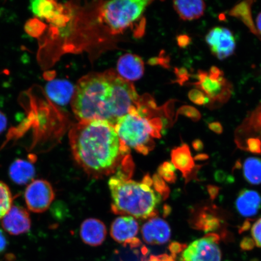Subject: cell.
<instances>
[{
    "label": "cell",
    "mask_w": 261,
    "mask_h": 261,
    "mask_svg": "<svg viewBox=\"0 0 261 261\" xmlns=\"http://www.w3.org/2000/svg\"><path fill=\"white\" fill-rule=\"evenodd\" d=\"M35 175L34 166L25 160L17 159L9 168V175L16 184L23 185L32 181Z\"/></svg>",
    "instance_id": "obj_20"
},
{
    "label": "cell",
    "mask_w": 261,
    "mask_h": 261,
    "mask_svg": "<svg viewBox=\"0 0 261 261\" xmlns=\"http://www.w3.org/2000/svg\"><path fill=\"white\" fill-rule=\"evenodd\" d=\"M12 202L11 189L4 182L0 181V220H2L11 210Z\"/></svg>",
    "instance_id": "obj_26"
},
{
    "label": "cell",
    "mask_w": 261,
    "mask_h": 261,
    "mask_svg": "<svg viewBox=\"0 0 261 261\" xmlns=\"http://www.w3.org/2000/svg\"><path fill=\"white\" fill-rule=\"evenodd\" d=\"M193 146L196 151H201L204 148L203 143L200 140H196L193 142Z\"/></svg>",
    "instance_id": "obj_39"
},
{
    "label": "cell",
    "mask_w": 261,
    "mask_h": 261,
    "mask_svg": "<svg viewBox=\"0 0 261 261\" xmlns=\"http://www.w3.org/2000/svg\"><path fill=\"white\" fill-rule=\"evenodd\" d=\"M184 113L194 120V121H198V120L201 119L200 113L197 109H195V108L191 107H186L184 110Z\"/></svg>",
    "instance_id": "obj_31"
},
{
    "label": "cell",
    "mask_w": 261,
    "mask_h": 261,
    "mask_svg": "<svg viewBox=\"0 0 261 261\" xmlns=\"http://www.w3.org/2000/svg\"><path fill=\"white\" fill-rule=\"evenodd\" d=\"M107 233L105 224L95 218H89L81 224V237L83 242L89 246H100L105 241Z\"/></svg>",
    "instance_id": "obj_16"
},
{
    "label": "cell",
    "mask_w": 261,
    "mask_h": 261,
    "mask_svg": "<svg viewBox=\"0 0 261 261\" xmlns=\"http://www.w3.org/2000/svg\"><path fill=\"white\" fill-rule=\"evenodd\" d=\"M140 104L139 96L130 82L120 77L111 70L110 88L108 101V113L110 123L114 126L117 120Z\"/></svg>",
    "instance_id": "obj_6"
},
{
    "label": "cell",
    "mask_w": 261,
    "mask_h": 261,
    "mask_svg": "<svg viewBox=\"0 0 261 261\" xmlns=\"http://www.w3.org/2000/svg\"><path fill=\"white\" fill-rule=\"evenodd\" d=\"M242 129H247V130H250L251 132L257 133L259 136L254 138H261V103L245 119Z\"/></svg>",
    "instance_id": "obj_25"
},
{
    "label": "cell",
    "mask_w": 261,
    "mask_h": 261,
    "mask_svg": "<svg viewBox=\"0 0 261 261\" xmlns=\"http://www.w3.org/2000/svg\"><path fill=\"white\" fill-rule=\"evenodd\" d=\"M110 74L111 70L90 73L78 81L71 102L79 122L100 120L110 123L108 113Z\"/></svg>",
    "instance_id": "obj_3"
},
{
    "label": "cell",
    "mask_w": 261,
    "mask_h": 261,
    "mask_svg": "<svg viewBox=\"0 0 261 261\" xmlns=\"http://www.w3.org/2000/svg\"><path fill=\"white\" fill-rule=\"evenodd\" d=\"M251 227V223L250 221L247 220L245 223L243 224L242 227L240 228V233H243L244 231L248 230L249 229L250 227Z\"/></svg>",
    "instance_id": "obj_41"
},
{
    "label": "cell",
    "mask_w": 261,
    "mask_h": 261,
    "mask_svg": "<svg viewBox=\"0 0 261 261\" xmlns=\"http://www.w3.org/2000/svg\"><path fill=\"white\" fill-rule=\"evenodd\" d=\"M205 41L212 55L218 60L223 61L232 56L236 50V38L230 29L217 26L205 35Z\"/></svg>",
    "instance_id": "obj_9"
},
{
    "label": "cell",
    "mask_w": 261,
    "mask_h": 261,
    "mask_svg": "<svg viewBox=\"0 0 261 261\" xmlns=\"http://www.w3.org/2000/svg\"><path fill=\"white\" fill-rule=\"evenodd\" d=\"M247 149L253 154H261V140L254 137H250L246 141Z\"/></svg>",
    "instance_id": "obj_28"
},
{
    "label": "cell",
    "mask_w": 261,
    "mask_h": 261,
    "mask_svg": "<svg viewBox=\"0 0 261 261\" xmlns=\"http://www.w3.org/2000/svg\"><path fill=\"white\" fill-rule=\"evenodd\" d=\"M31 11L36 16L45 19L58 28H63L67 24L69 18L65 14L63 5L50 0L32 1Z\"/></svg>",
    "instance_id": "obj_11"
},
{
    "label": "cell",
    "mask_w": 261,
    "mask_h": 261,
    "mask_svg": "<svg viewBox=\"0 0 261 261\" xmlns=\"http://www.w3.org/2000/svg\"><path fill=\"white\" fill-rule=\"evenodd\" d=\"M7 246V240L3 234V231L0 230V253H2L4 251Z\"/></svg>",
    "instance_id": "obj_37"
},
{
    "label": "cell",
    "mask_w": 261,
    "mask_h": 261,
    "mask_svg": "<svg viewBox=\"0 0 261 261\" xmlns=\"http://www.w3.org/2000/svg\"><path fill=\"white\" fill-rule=\"evenodd\" d=\"M255 246V242H254L253 238L250 237L244 238L240 243L241 249L244 251L252 250Z\"/></svg>",
    "instance_id": "obj_30"
},
{
    "label": "cell",
    "mask_w": 261,
    "mask_h": 261,
    "mask_svg": "<svg viewBox=\"0 0 261 261\" xmlns=\"http://www.w3.org/2000/svg\"><path fill=\"white\" fill-rule=\"evenodd\" d=\"M243 171L244 177L249 184H261V159L249 158L245 160Z\"/></svg>",
    "instance_id": "obj_22"
},
{
    "label": "cell",
    "mask_w": 261,
    "mask_h": 261,
    "mask_svg": "<svg viewBox=\"0 0 261 261\" xmlns=\"http://www.w3.org/2000/svg\"><path fill=\"white\" fill-rule=\"evenodd\" d=\"M256 28L258 34L261 35V12L257 15L256 19Z\"/></svg>",
    "instance_id": "obj_40"
},
{
    "label": "cell",
    "mask_w": 261,
    "mask_h": 261,
    "mask_svg": "<svg viewBox=\"0 0 261 261\" xmlns=\"http://www.w3.org/2000/svg\"><path fill=\"white\" fill-rule=\"evenodd\" d=\"M189 99L197 105L207 107L210 104V100L203 92L198 89H193L189 93Z\"/></svg>",
    "instance_id": "obj_27"
},
{
    "label": "cell",
    "mask_w": 261,
    "mask_h": 261,
    "mask_svg": "<svg viewBox=\"0 0 261 261\" xmlns=\"http://www.w3.org/2000/svg\"><path fill=\"white\" fill-rule=\"evenodd\" d=\"M26 205L29 211L34 213L46 211L55 198L54 189L45 179L33 180L28 186L24 193Z\"/></svg>",
    "instance_id": "obj_8"
},
{
    "label": "cell",
    "mask_w": 261,
    "mask_h": 261,
    "mask_svg": "<svg viewBox=\"0 0 261 261\" xmlns=\"http://www.w3.org/2000/svg\"><path fill=\"white\" fill-rule=\"evenodd\" d=\"M8 120L5 114L0 111V134H2L7 127Z\"/></svg>",
    "instance_id": "obj_36"
},
{
    "label": "cell",
    "mask_w": 261,
    "mask_h": 261,
    "mask_svg": "<svg viewBox=\"0 0 261 261\" xmlns=\"http://www.w3.org/2000/svg\"><path fill=\"white\" fill-rule=\"evenodd\" d=\"M207 191L212 200H214L219 194L220 188L214 185H208Z\"/></svg>",
    "instance_id": "obj_34"
},
{
    "label": "cell",
    "mask_w": 261,
    "mask_h": 261,
    "mask_svg": "<svg viewBox=\"0 0 261 261\" xmlns=\"http://www.w3.org/2000/svg\"><path fill=\"white\" fill-rule=\"evenodd\" d=\"M190 38L187 35H182L179 37L178 43L181 47L187 46L190 43Z\"/></svg>",
    "instance_id": "obj_38"
},
{
    "label": "cell",
    "mask_w": 261,
    "mask_h": 261,
    "mask_svg": "<svg viewBox=\"0 0 261 261\" xmlns=\"http://www.w3.org/2000/svg\"><path fill=\"white\" fill-rule=\"evenodd\" d=\"M236 205L238 213L243 217H252L261 208V196L255 191L243 189L238 195Z\"/></svg>",
    "instance_id": "obj_17"
},
{
    "label": "cell",
    "mask_w": 261,
    "mask_h": 261,
    "mask_svg": "<svg viewBox=\"0 0 261 261\" xmlns=\"http://www.w3.org/2000/svg\"><path fill=\"white\" fill-rule=\"evenodd\" d=\"M161 120L151 119L141 104L118 120L114 125L121 142L128 148L143 154L154 148V139L159 138Z\"/></svg>",
    "instance_id": "obj_4"
},
{
    "label": "cell",
    "mask_w": 261,
    "mask_h": 261,
    "mask_svg": "<svg viewBox=\"0 0 261 261\" xmlns=\"http://www.w3.org/2000/svg\"><path fill=\"white\" fill-rule=\"evenodd\" d=\"M68 137L75 161L93 177L112 174L130 160L129 148L109 122H79L71 127Z\"/></svg>",
    "instance_id": "obj_1"
},
{
    "label": "cell",
    "mask_w": 261,
    "mask_h": 261,
    "mask_svg": "<svg viewBox=\"0 0 261 261\" xmlns=\"http://www.w3.org/2000/svg\"><path fill=\"white\" fill-rule=\"evenodd\" d=\"M144 63L138 55L128 54L119 58L117 65L118 75L122 79L132 82L138 80L144 73Z\"/></svg>",
    "instance_id": "obj_15"
},
{
    "label": "cell",
    "mask_w": 261,
    "mask_h": 261,
    "mask_svg": "<svg viewBox=\"0 0 261 261\" xmlns=\"http://www.w3.org/2000/svg\"><path fill=\"white\" fill-rule=\"evenodd\" d=\"M75 87L65 80H52L45 86V91L50 99L60 106H65L71 101Z\"/></svg>",
    "instance_id": "obj_18"
},
{
    "label": "cell",
    "mask_w": 261,
    "mask_h": 261,
    "mask_svg": "<svg viewBox=\"0 0 261 261\" xmlns=\"http://www.w3.org/2000/svg\"><path fill=\"white\" fill-rule=\"evenodd\" d=\"M151 2L146 0H114L99 10V21L113 34H120L135 24Z\"/></svg>",
    "instance_id": "obj_5"
},
{
    "label": "cell",
    "mask_w": 261,
    "mask_h": 261,
    "mask_svg": "<svg viewBox=\"0 0 261 261\" xmlns=\"http://www.w3.org/2000/svg\"><path fill=\"white\" fill-rule=\"evenodd\" d=\"M139 231V224L135 218L122 216L117 218L111 226L110 234L116 242L138 247L140 241L136 237Z\"/></svg>",
    "instance_id": "obj_12"
},
{
    "label": "cell",
    "mask_w": 261,
    "mask_h": 261,
    "mask_svg": "<svg viewBox=\"0 0 261 261\" xmlns=\"http://www.w3.org/2000/svg\"><path fill=\"white\" fill-rule=\"evenodd\" d=\"M149 261H175L174 257L172 256H168L167 254H163V255L154 256H152L150 257Z\"/></svg>",
    "instance_id": "obj_35"
},
{
    "label": "cell",
    "mask_w": 261,
    "mask_h": 261,
    "mask_svg": "<svg viewBox=\"0 0 261 261\" xmlns=\"http://www.w3.org/2000/svg\"><path fill=\"white\" fill-rule=\"evenodd\" d=\"M142 234L147 244L162 245L170 240L171 231L167 222L162 218L154 217L143 225Z\"/></svg>",
    "instance_id": "obj_14"
},
{
    "label": "cell",
    "mask_w": 261,
    "mask_h": 261,
    "mask_svg": "<svg viewBox=\"0 0 261 261\" xmlns=\"http://www.w3.org/2000/svg\"><path fill=\"white\" fill-rule=\"evenodd\" d=\"M221 221L219 218L211 211L201 212L197 218L195 226L199 230L206 233H212L221 227Z\"/></svg>",
    "instance_id": "obj_24"
},
{
    "label": "cell",
    "mask_w": 261,
    "mask_h": 261,
    "mask_svg": "<svg viewBox=\"0 0 261 261\" xmlns=\"http://www.w3.org/2000/svg\"><path fill=\"white\" fill-rule=\"evenodd\" d=\"M251 231L256 246L261 248V218L253 225Z\"/></svg>",
    "instance_id": "obj_29"
},
{
    "label": "cell",
    "mask_w": 261,
    "mask_h": 261,
    "mask_svg": "<svg viewBox=\"0 0 261 261\" xmlns=\"http://www.w3.org/2000/svg\"><path fill=\"white\" fill-rule=\"evenodd\" d=\"M196 79L194 86L210 100L207 107L208 109L214 110L223 106L232 95V84L224 77L223 70L216 66H212L208 71L199 70Z\"/></svg>",
    "instance_id": "obj_7"
},
{
    "label": "cell",
    "mask_w": 261,
    "mask_h": 261,
    "mask_svg": "<svg viewBox=\"0 0 261 261\" xmlns=\"http://www.w3.org/2000/svg\"><path fill=\"white\" fill-rule=\"evenodd\" d=\"M187 245L182 244L178 243H172L169 249L171 250V252L172 254V257L176 256L177 254L181 252H184V250L187 248Z\"/></svg>",
    "instance_id": "obj_32"
},
{
    "label": "cell",
    "mask_w": 261,
    "mask_h": 261,
    "mask_svg": "<svg viewBox=\"0 0 261 261\" xmlns=\"http://www.w3.org/2000/svg\"><path fill=\"white\" fill-rule=\"evenodd\" d=\"M218 243L206 236L194 241L181 254L182 261H221V252Z\"/></svg>",
    "instance_id": "obj_10"
},
{
    "label": "cell",
    "mask_w": 261,
    "mask_h": 261,
    "mask_svg": "<svg viewBox=\"0 0 261 261\" xmlns=\"http://www.w3.org/2000/svg\"><path fill=\"white\" fill-rule=\"evenodd\" d=\"M210 129L217 135H221L223 132V127L219 122H212L208 124Z\"/></svg>",
    "instance_id": "obj_33"
},
{
    "label": "cell",
    "mask_w": 261,
    "mask_h": 261,
    "mask_svg": "<svg viewBox=\"0 0 261 261\" xmlns=\"http://www.w3.org/2000/svg\"><path fill=\"white\" fill-rule=\"evenodd\" d=\"M253 2H244L231 10L229 12L230 16H234L241 19L248 28L251 29V31L254 34H258L257 29L254 26L252 21V15H251V7H252Z\"/></svg>",
    "instance_id": "obj_23"
},
{
    "label": "cell",
    "mask_w": 261,
    "mask_h": 261,
    "mask_svg": "<svg viewBox=\"0 0 261 261\" xmlns=\"http://www.w3.org/2000/svg\"><path fill=\"white\" fill-rule=\"evenodd\" d=\"M172 163L175 168L180 170L187 177L195 167L194 159L187 145H184L174 150L172 153Z\"/></svg>",
    "instance_id": "obj_21"
},
{
    "label": "cell",
    "mask_w": 261,
    "mask_h": 261,
    "mask_svg": "<svg viewBox=\"0 0 261 261\" xmlns=\"http://www.w3.org/2000/svg\"><path fill=\"white\" fill-rule=\"evenodd\" d=\"M175 11L182 20L193 21L203 16L205 3L201 0H179L173 3Z\"/></svg>",
    "instance_id": "obj_19"
},
{
    "label": "cell",
    "mask_w": 261,
    "mask_h": 261,
    "mask_svg": "<svg viewBox=\"0 0 261 261\" xmlns=\"http://www.w3.org/2000/svg\"><path fill=\"white\" fill-rule=\"evenodd\" d=\"M2 220L3 228L12 236L27 233L31 229L30 215L25 208L18 205H12Z\"/></svg>",
    "instance_id": "obj_13"
},
{
    "label": "cell",
    "mask_w": 261,
    "mask_h": 261,
    "mask_svg": "<svg viewBox=\"0 0 261 261\" xmlns=\"http://www.w3.org/2000/svg\"><path fill=\"white\" fill-rule=\"evenodd\" d=\"M130 174L118 171L109 181L114 213L137 218L155 217L162 196L153 189L152 179L146 176L142 182L130 179Z\"/></svg>",
    "instance_id": "obj_2"
},
{
    "label": "cell",
    "mask_w": 261,
    "mask_h": 261,
    "mask_svg": "<svg viewBox=\"0 0 261 261\" xmlns=\"http://www.w3.org/2000/svg\"><path fill=\"white\" fill-rule=\"evenodd\" d=\"M208 159V156L205 154H199L195 156V159L197 161H205Z\"/></svg>",
    "instance_id": "obj_42"
}]
</instances>
